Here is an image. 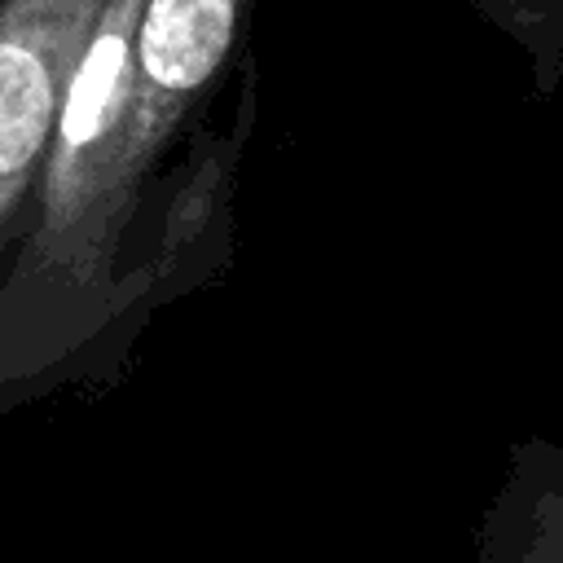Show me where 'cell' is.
<instances>
[{
  "label": "cell",
  "instance_id": "obj_1",
  "mask_svg": "<svg viewBox=\"0 0 563 563\" xmlns=\"http://www.w3.org/2000/svg\"><path fill=\"white\" fill-rule=\"evenodd\" d=\"M136 18L141 0H106L70 66L31 220L0 277V387L53 383L123 352L163 303L207 286L233 255L255 66L242 62L233 123L198 136L145 207L128 180Z\"/></svg>",
  "mask_w": 563,
  "mask_h": 563
},
{
  "label": "cell",
  "instance_id": "obj_2",
  "mask_svg": "<svg viewBox=\"0 0 563 563\" xmlns=\"http://www.w3.org/2000/svg\"><path fill=\"white\" fill-rule=\"evenodd\" d=\"M255 0H141L132 35L128 180L145 207L163 198L172 150L242 48Z\"/></svg>",
  "mask_w": 563,
  "mask_h": 563
},
{
  "label": "cell",
  "instance_id": "obj_3",
  "mask_svg": "<svg viewBox=\"0 0 563 563\" xmlns=\"http://www.w3.org/2000/svg\"><path fill=\"white\" fill-rule=\"evenodd\" d=\"M106 0H0V277L26 233L70 66Z\"/></svg>",
  "mask_w": 563,
  "mask_h": 563
},
{
  "label": "cell",
  "instance_id": "obj_4",
  "mask_svg": "<svg viewBox=\"0 0 563 563\" xmlns=\"http://www.w3.org/2000/svg\"><path fill=\"white\" fill-rule=\"evenodd\" d=\"M506 44L519 48L532 92L550 101L563 88V0H466Z\"/></svg>",
  "mask_w": 563,
  "mask_h": 563
}]
</instances>
